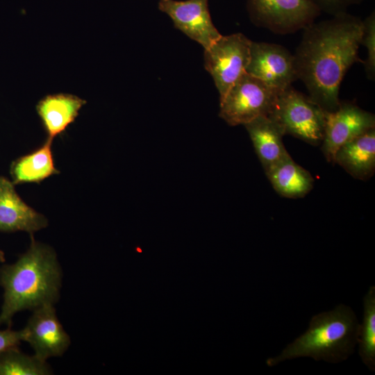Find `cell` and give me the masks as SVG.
I'll return each instance as SVG.
<instances>
[{
  "label": "cell",
  "mask_w": 375,
  "mask_h": 375,
  "mask_svg": "<svg viewBox=\"0 0 375 375\" xmlns=\"http://www.w3.org/2000/svg\"><path fill=\"white\" fill-rule=\"evenodd\" d=\"M246 73L282 91L297 80L294 56L284 47L251 42Z\"/></svg>",
  "instance_id": "ba28073f"
},
{
  "label": "cell",
  "mask_w": 375,
  "mask_h": 375,
  "mask_svg": "<svg viewBox=\"0 0 375 375\" xmlns=\"http://www.w3.org/2000/svg\"><path fill=\"white\" fill-rule=\"evenodd\" d=\"M251 42L244 35L238 33L221 35L204 49V66L214 80L219 101L246 73Z\"/></svg>",
  "instance_id": "8992f818"
},
{
  "label": "cell",
  "mask_w": 375,
  "mask_h": 375,
  "mask_svg": "<svg viewBox=\"0 0 375 375\" xmlns=\"http://www.w3.org/2000/svg\"><path fill=\"white\" fill-rule=\"evenodd\" d=\"M85 103L84 99L67 93L48 94L40 99L36 110L48 138L53 140L62 133L74 122Z\"/></svg>",
  "instance_id": "4fadbf2b"
},
{
  "label": "cell",
  "mask_w": 375,
  "mask_h": 375,
  "mask_svg": "<svg viewBox=\"0 0 375 375\" xmlns=\"http://www.w3.org/2000/svg\"><path fill=\"white\" fill-rule=\"evenodd\" d=\"M158 8L172 19L176 28L204 49L222 35L212 23L208 0H160Z\"/></svg>",
  "instance_id": "8fae6325"
},
{
  "label": "cell",
  "mask_w": 375,
  "mask_h": 375,
  "mask_svg": "<svg viewBox=\"0 0 375 375\" xmlns=\"http://www.w3.org/2000/svg\"><path fill=\"white\" fill-rule=\"evenodd\" d=\"M320 10L332 12L334 15L344 12L348 6L362 0H312Z\"/></svg>",
  "instance_id": "7402d4cb"
},
{
  "label": "cell",
  "mask_w": 375,
  "mask_h": 375,
  "mask_svg": "<svg viewBox=\"0 0 375 375\" xmlns=\"http://www.w3.org/2000/svg\"><path fill=\"white\" fill-rule=\"evenodd\" d=\"M61 285L62 270L56 252L31 235L28 250L14 263L0 267V285L3 290L0 326L10 327L18 312L54 305L59 299Z\"/></svg>",
  "instance_id": "7a4b0ae2"
},
{
  "label": "cell",
  "mask_w": 375,
  "mask_h": 375,
  "mask_svg": "<svg viewBox=\"0 0 375 375\" xmlns=\"http://www.w3.org/2000/svg\"><path fill=\"white\" fill-rule=\"evenodd\" d=\"M303 29L294 55L297 78L312 100L324 111L333 112L340 103L339 90L344 75L353 63L361 61L358 49L363 22L342 12Z\"/></svg>",
  "instance_id": "6da1fadb"
},
{
  "label": "cell",
  "mask_w": 375,
  "mask_h": 375,
  "mask_svg": "<svg viewBox=\"0 0 375 375\" xmlns=\"http://www.w3.org/2000/svg\"><path fill=\"white\" fill-rule=\"evenodd\" d=\"M52 370L46 360L22 352L17 347L0 353V375H49Z\"/></svg>",
  "instance_id": "d6986e66"
},
{
  "label": "cell",
  "mask_w": 375,
  "mask_h": 375,
  "mask_svg": "<svg viewBox=\"0 0 375 375\" xmlns=\"http://www.w3.org/2000/svg\"><path fill=\"white\" fill-rule=\"evenodd\" d=\"M24 340L23 329L14 331L8 327L4 330H0V353L10 348L17 347Z\"/></svg>",
  "instance_id": "44dd1931"
},
{
  "label": "cell",
  "mask_w": 375,
  "mask_h": 375,
  "mask_svg": "<svg viewBox=\"0 0 375 375\" xmlns=\"http://www.w3.org/2000/svg\"><path fill=\"white\" fill-rule=\"evenodd\" d=\"M244 126L265 172L290 155L283 142L282 129L268 115L258 117Z\"/></svg>",
  "instance_id": "5bb4252c"
},
{
  "label": "cell",
  "mask_w": 375,
  "mask_h": 375,
  "mask_svg": "<svg viewBox=\"0 0 375 375\" xmlns=\"http://www.w3.org/2000/svg\"><path fill=\"white\" fill-rule=\"evenodd\" d=\"M6 260L5 254L3 251L0 250V263L4 262Z\"/></svg>",
  "instance_id": "603a6c76"
},
{
  "label": "cell",
  "mask_w": 375,
  "mask_h": 375,
  "mask_svg": "<svg viewBox=\"0 0 375 375\" xmlns=\"http://www.w3.org/2000/svg\"><path fill=\"white\" fill-rule=\"evenodd\" d=\"M360 324L353 310L344 304L314 315L307 331L266 364L273 367L285 360L310 357L315 360L337 363L354 352Z\"/></svg>",
  "instance_id": "3957f363"
},
{
  "label": "cell",
  "mask_w": 375,
  "mask_h": 375,
  "mask_svg": "<svg viewBox=\"0 0 375 375\" xmlns=\"http://www.w3.org/2000/svg\"><path fill=\"white\" fill-rule=\"evenodd\" d=\"M281 91L244 73L220 100L219 117L228 125H244L268 115Z\"/></svg>",
  "instance_id": "5b68a950"
},
{
  "label": "cell",
  "mask_w": 375,
  "mask_h": 375,
  "mask_svg": "<svg viewBox=\"0 0 375 375\" xmlns=\"http://www.w3.org/2000/svg\"><path fill=\"white\" fill-rule=\"evenodd\" d=\"M335 163L355 178H370L375 172V128L342 145L335 153Z\"/></svg>",
  "instance_id": "9a60e30c"
},
{
  "label": "cell",
  "mask_w": 375,
  "mask_h": 375,
  "mask_svg": "<svg viewBox=\"0 0 375 375\" xmlns=\"http://www.w3.org/2000/svg\"><path fill=\"white\" fill-rule=\"evenodd\" d=\"M51 142L47 138L36 150L12 162L10 174L14 184L40 183L59 173L54 165Z\"/></svg>",
  "instance_id": "e0dca14e"
},
{
  "label": "cell",
  "mask_w": 375,
  "mask_h": 375,
  "mask_svg": "<svg viewBox=\"0 0 375 375\" xmlns=\"http://www.w3.org/2000/svg\"><path fill=\"white\" fill-rule=\"evenodd\" d=\"M324 111L317 103L292 85L281 91L268 115L282 129L310 144L322 143L325 127Z\"/></svg>",
  "instance_id": "277c9868"
},
{
  "label": "cell",
  "mask_w": 375,
  "mask_h": 375,
  "mask_svg": "<svg viewBox=\"0 0 375 375\" xmlns=\"http://www.w3.org/2000/svg\"><path fill=\"white\" fill-rule=\"evenodd\" d=\"M47 225L44 215L22 201L14 183L0 176V232L22 231L32 235Z\"/></svg>",
  "instance_id": "7c38bea8"
},
{
  "label": "cell",
  "mask_w": 375,
  "mask_h": 375,
  "mask_svg": "<svg viewBox=\"0 0 375 375\" xmlns=\"http://www.w3.org/2000/svg\"><path fill=\"white\" fill-rule=\"evenodd\" d=\"M32 311L23 328L24 341L41 360L61 356L70 346L71 340L57 317L54 305H44Z\"/></svg>",
  "instance_id": "30bf717a"
},
{
  "label": "cell",
  "mask_w": 375,
  "mask_h": 375,
  "mask_svg": "<svg viewBox=\"0 0 375 375\" xmlns=\"http://www.w3.org/2000/svg\"><path fill=\"white\" fill-rule=\"evenodd\" d=\"M363 320L360 324L358 353L363 363L375 369V287L371 286L363 298Z\"/></svg>",
  "instance_id": "ac0fdd59"
},
{
  "label": "cell",
  "mask_w": 375,
  "mask_h": 375,
  "mask_svg": "<svg viewBox=\"0 0 375 375\" xmlns=\"http://www.w3.org/2000/svg\"><path fill=\"white\" fill-rule=\"evenodd\" d=\"M265 174L275 191L289 199L305 197L314 185L312 175L296 163L290 155L269 167Z\"/></svg>",
  "instance_id": "2e32d148"
},
{
  "label": "cell",
  "mask_w": 375,
  "mask_h": 375,
  "mask_svg": "<svg viewBox=\"0 0 375 375\" xmlns=\"http://www.w3.org/2000/svg\"><path fill=\"white\" fill-rule=\"evenodd\" d=\"M363 22L361 44L367 49V58L362 61L368 78L375 76V13L372 12Z\"/></svg>",
  "instance_id": "ffe728a7"
},
{
  "label": "cell",
  "mask_w": 375,
  "mask_h": 375,
  "mask_svg": "<svg viewBox=\"0 0 375 375\" xmlns=\"http://www.w3.org/2000/svg\"><path fill=\"white\" fill-rule=\"evenodd\" d=\"M375 128L374 115L350 102H340L333 112H326L322 151L334 163L337 151L356 137Z\"/></svg>",
  "instance_id": "9c48e42d"
},
{
  "label": "cell",
  "mask_w": 375,
  "mask_h": 375,
  "mask_svg": "<svg viewBox=\"0 0 375 375\" xmlns=\"http://www.w3.org/2000/svg\"><path fill=\"white\" fill-rule=\"evenodd\" d=\"M251 20L276 33L303 29L320 14L312 0H247Z\"/></svg>",
  "instance_id": "52a82bcc"
}]
</instances>
